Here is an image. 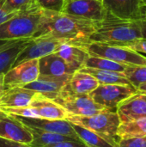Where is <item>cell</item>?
I'll return each instance as SVG.
<instances>
[{
	"instance_id": "1",
	"label": "cell",
	"mask_w": 146,
	"mask_h": 147,
	"mask_svg": "<svg viewBox=\"0 0 146 147\" xmlns=\"http://www.w3.org/2000/svg\"><path fill=\"white\" fill-rule=\"evenodd\" d=\"M100 22L65 12L43 9L39 27L32 38H56L71 43H87Z\"/></svg>"
},
{
	"instance_id": "2",
	"label": "cell",
	"mask_w": 146,
	"mask_h": 147,
	"mask_svg": "<svg viewBox=\"0 0 146 147\" xmlns=\"http://www.w3.org/2000/svg\"><path fill=\"white\" fill-rule=\"evenodd\" d=\"M141 38L142 34L139 21L120 19L107 11L89 42L116 46Z\"/></svg>"
},
{
	"instance_id": "3",
	"label": "cell",
	"mask_w": 146,
	"mask_h": 147,
	"mask_svg": "<svg viewBox=\"0 0 146 147\" xmlns=\"http://www.w3.org/2000/svg\"><path fill=\"white\" fill-rule=\"evenodd\" d=\"M40 8L22 11L0 25V40H22L32 38L42 16Z\"/></svg>"
},
{
	"instance_id": "4",
	"label": "cell",
	"mask_w": 146,
	"mask_h": 147,
	"mask_svg": "<svg viewBox=\"0 0 146 147\" xmlns=\"http://www.w3.org/2000/svg\"><path fill=\"white\" fill-rule=\"evenodd\" d=\"M89 56L104 58L126 65H146V57L129 48L96 42L76 43Z\"/></svg>"
},
{
	"instance_id": "5",
	"label": "cell",
	"mask_w": 146,
	"mask_h": 147,
	"mask_svg": "<svg viewBox=\"0 0 146 147\" xmlns=\"http://www.w3.org/2000/svg\"><path fill=\"white\" fill-rule=\"evenodd\" d=\"M66 121L118 141L116 138H118L117 132L120 121L116 110L105 109L90 116H74L69 115Z\"/></svg>"
},
{
	"instance_id": "6",
	"label": "cell",
	"mask_w": 146,
	"mask_h": 147,
	"mask_svg": "<svg viewBox=\"0 0 146 147\" xmlns=\"http://www.w3.org/2000/svg\"><path fill=\"white\" fill-rule=\"evenodd\" d=\"M52 101L74 116H90L107 109L96 103L89 94H74L67 90L65 86Z\"/></svg>"
},
{
	"instance_id": "7",
	"label": "cell",
	"mask_w": 146,
	"mask_h": 147,
	"mask_svg": "<svg viewBox=\"0 0 146 147\" xmlns=\"http://www.w3.org/2000/svg\"><path fill=\"white\" fill-rule=\"evenodd\" d=\"M132 85L123 84H99L89 95L93 101L109 110H116L118 105L124 100L137 93Z\"/></svg>"
},
{
	"instance_id": "8",
	"label": "cell",
	"mask_w": 146,
	"mask_h": 147,
	"mask_svg": "<svg viewBox=\"0 0 146 147\" xmlns=\"http://www.w3.org/2000/svg\"><path fill=\"white\" fill-rule=\"evenodd\" d=\"M39 76V59H30L14 66L5 73L3 83L6 89L24 87L36 80Z\"/></svg>"
},
{
	"instance_id": "9",
	"label": "cell",
	"mask_w": 146,
	"mask_h": 147,
	"mask_svg": "<svg viewBox=\"0 0 146 147\" xmlns=\"http://www.w3.org/2000/svg\"><path fill=\"white\" fill-rule=\"evenodd\" d=\"M0 139L30 145L33 136L15 115L0 111Z\"/></svg>"
},
{
	"instance_id": "10",
	"label": "cell",
	"mask_w": 146,
	"mask_h": 147,
	"mask_svg": "<svg viewBox=\"0 0 146 147\" xmlns=\"http://www.w3.org/2000/svg\"><path fill=\"white\" fill-rule=\"evenodd\" d=\"M64 42L67 41L49 37L32 38L28 45L22 50V52L18 56L17 59L14 64V66L27 60L39 59L42 57L54 53L57 51L58 47Z\"/></svg>"
},
{
	"instance_id": "11",
	"label": "cell",
	"mask_w": 146,
	"mask_h": 147,
	"mask_svg": "<svg viewBox=\"0 0 146 147\" xmlns=\"http://www.w3.org/2000/svg\"><path fill=\"white\" fill-rule=\"evenodd\" d=\"M64 12L89 20L101 22L106 9L102 0H66Z\"/></svg>"
},
{
	"instance_id": "12",
	"label": "cell",
	"mask_w": 146,
	"mask_h": 147,
	"mask_svg": "<svg viewBox=\"0 0 146 147\" xmlns=\"http://www.w3.org/2000/svg\"><path fill=\"white\" fill-rule=\"evenodd\" d=\"M108 12L115 17L139 21L143 18L145 5L142 0H102Z\"/></svg>"
},
{
	"instance_id": "13",
	"label": "cell",
	"mask_w": 146,
	"mask_h": 147,
	"mask_svg": "<svg viewBox=\"0 0 146 147\" xmlns=\"http://www.w3.org/2000/svg\"><path fill=\"white\" fill-rule=\"evenodd\" d=\"M71 76L72 75L54 77L40 75L36 80L25 85L23 88L31 90L53 100L60 94L62 90L68 84Z\"/></svg>"
},
{
	"instance_id": "14",
	"label": "cell",
	"mask_w": 146,
	"mask_h": 147,
	"mask_svg": "<svg viewBox=\"0 0 146 147\" xmlns=\"http://www.w3.org/2000/svg\"><path fill=\"white\" fill-rule=\"evenodd\" d=\"M16 117L25 126L35 127L46 132L58 134L81 140L74 131L71 123L66 120H46L40 118H27L21 116Z\"/></svg>"
},
{
	"instance_id": "15",
	"label": "cell",
	"mask_w": 146,
	"mask_h": 147,
	"mask_svg": "<svg viewBox=\"0 0 146 147\" xmlns=\"http://www.w3.org/2000/svg\"><path fill=\"white\" fill-rule=\"evenodd\" d=\"M116 113L120 124L145 118L146 100L137 92L135 95L121 102L116 109Z\"/></svg>"
},
{
	"instance_id": "16",
	"label": "cell",
	"mask_w": 146,
	"mask_h": 147,
	"mask_svg": "<svg viewBox=\"0 0 146 147\" xmlns=\"http://www.w3.org/2000/svg\"><path fill=\"white\" fill-rule=\"evenodd\" d=\"M29 107H31L36 118L46 120H66L69 114L54 101L38 93Z\"/></svg>"
},
{
	"instance_id": "17",
	"label": "cell",
	"mask_w": 146,
	"mask_h": 147,
	"mask_svg": "<svg viewBox=\"0 0 146 147\" xmlns=\"http://www.w3.org/2000/svg\"><path fill=\"white\" fill-rule=\"evenodd\" d=\"M37 94L23 87L7 88L0 96V109L28 107Z\"/></svg>"
},
{
	"instance_id": "18",
	"label": "cell",
	"mask_w": 146,
	"mask_h": 147,
	"mask_svg": "<svg viewBox=\"0 0 146 147\" xmlns=\"http://www.w3.org/2000/svg\"><path fill=\"white\" fill-rule=\"evenodd\" d=\"M55 53L65 61L73 72L82 69L89 56L88 53L79 45L71 42L62 43L58 47Z\"/></svg>"
},
{
	"instance_id": "19",
	"label": "cell",
	"mask_w": 146,
	"mask_h": 147,
	"mask_svg": "<svg viewBox=\"0 0 146 147\" xmlns=\"http://www.w3.org/2000/svg\"><path fill=\"white\" fill-rule=\"evenodd\" d=\"M39 71L40 75L54 77L72 75L74 73L65 61L55 53L39 59Z\"/></svg>"
},
{
	"instance_id": "20",
	"label": "cell",
	"mask_w": 146,
	"mask_h": 147,
	"mask_svg": "<svg viewBox=\"0 0 146 147\" xmlns=\"http://www.w3.org/2000/svg\"><path fill=\"white\" fill-rule=\"evenodd\" d=\"M99 85L98 81L91 75L77 71L72 74L65 89L74 94H89Z\"/></svg>"
},
{
	"instance_id": "21",
	"label": "cell",
	"mask_w": 146,
	"mask_h": 147,
	"mask_svg": "<svg viewBox=\"0 0 146 147\" xmlns=\"http://www.w3.org/2000/svg\"><path fill=\"white\" fill-rule=\"evenodd\" d=\"M71 125L77 137L89 147H118V141L114 140L107 138L83 127L72 123Z\"/></svg>"
},
{
	"instance_id": "22",
	"label": "cell",
	"mask_w": 146,
	"mask_h": 147,
	"mask_svg": "<svg viewBox=\"0 0 146 147\" xmlns=\"http://www.w3.org/2000/svg\"><path fill=\"white\" fill-rule=\"evenodd\" d=\"M26 127L29 129L33 136V140L29 145L32 147H45L49 145H52V144H56V143H59L63 141H73V140L81 141L79 140H76L71 137L46 132V131H43L35 127H28V126H26Z\"/></svg>"
},
{
	"instance_id": "23",
	"label": "cell",
	"mask_w": 146,
	"mask_h": 147,
	"mask_svg": "<svg viewBox=\"0 0 146 147\" xmlns=\"http://www.w3.org/2000/svg\"><path fill=\"white\" fill-rule=\"evenodd\" d=\"M32 38L23 39L14 46L0 52V74L7 73L13 66L22 50L28 45Z\"/></svg>"
},
{
	"instance_id": "24",
	"label": "cell",
	"mask_w": 146,
	"mask_h": 147,
	"mask_svg": "<svg viewBox=\"0 0 146 147\" xmlns=\"http://www.w3.org/2000/svg\"><path fill=\"white\" fill-rule=\"evenodd\" d=\"M80 71L88 73L93 76L99 83V84H123L131 85L124 73L115 72L110 71H104L99 69H93L88 67H83Z\"/></svg>"
},
{
	"instance_id": "25",
	"label": "cell",
	"mask_w": 146,
	"mask_h": 147,
	"mask_svg": "<svg viewBox=\"0 0 146 147\" xmlns=\"http://www.w3.org/2000/svg\"><path fill=\"white\" fill-rule=\"evenodd\" d=\"M117 137L119 140L146 137V117L120 124L117 132Z\"/></svg>"
},
{
	"instance_id": "26",
	"label": "cell",
	"mask_w": 146,
	"mask_h": 147,
	"mask_svg": "<svg viewBox=\"0 0 146 147\" xmlns=\"http://www.w3.org/2000/svg\"><path fill=\"white\" fill-rule=\"evenodd\" d=\"M127 66L128 65H126L120 64V63H117V62H114V61H112L110 59H107L104 58L89 56L83 67L123 73L125 70L127 68Z\"/></svg>"
},
{
	"instance_id": "27",
	"label": "cell",
	"mask_w": 146,
	"mask_h": 147,
	"mask_svg": "<svg viewBox=\"0 0 146 147\" xmlns=\"http://www.w3.org/2000/svg\"><path fill=\"white\" fill-rule=\"evenodd\" d=\"M123 73L136 90L140 84L146 83V65H128Z\"/></svg>"
},
{
	"instance_id": "28",
	"label": "cell",
	"mask_w": 146,
	"mask_h": 147,
	"mask_svg": "<svg viewBox=\"0 0 146 147\" xmlns=\"http://www.w3.org/2000/svg\"><path fill=\"white\" fill-rule=\"evenodd\" d=\"M7 7L16 12L28 11L40 8L37 0H6Z\"/></svg>"
},
{
	"instance_id": "29",
	"label": "cell",
	"mask_w": 146,
	"mask_h": 147,
	"mask_svg": "<svg viewBox=\"0 0 146 147\" xmlns=\"http://www.w3.org/2000/svg\"><path fill=\"white\" fill-rule=\"evenodd\" d=\"M40 9L49 11L64 12L66 0H37Z\"/></svg>"
},
{
	"instance_id": "30",
	"label": "cell",
	"mask_w": 146,
	"mask_h": 147,
	"mask_svg": "<svg viewBox=\"0 0 146 147\" xmlns=\"http://www.w3.org/2000/svg\"><path fill=\"white\" fill-rule=\"evenodd\" d=\"M116 46L129 48V49L146 57V39L141 38V39H138V40H133L130 42L119 44Z\"/></svg>"
},
{
	"instance_id": "31",
	"label": "cell",
	"mask_w": 146,
	"mask_h": 147,
	"mask_svg": "<svg viewBox=\"0 0 146 147\" xmlns=\"http://www.w3.org/2000/svg\"><path fill=\"white\" fill-rule=\"evenodd\" d=\"M118 147H146V137L119 140Z\"/></svg>"
},
{
	"instance_id": "32",
	"label": "cell",
	"mask_w": 146,
	"mask_h": 147,
	"mask_svg": "<svg viewBox=\"0 0 146 147\" xmlns=\"http://www.w3.org/2000/svg\"><path fill=\"white\" fill-rule=\"evenodd\" d=\"M18 13L9 9L6 5V0H0V25L15 16Z\"/></svg>"
},
{
	"instance_id": "33",
	"label": "cell",
	"mask_w": 146,
	"mask_h": 147,
	"mask_svg": "<svg viewBox=\"0 0 146 147\" xmlns=\"http://www.w3.org/2000/svg\"><path fill=\"white\" fill-rule=\"evenodd\" d=\"M45 147H89L87 146L86 144H84L82 141H77V140H73V141H63V142H59V143H56V144H52V145H49Z\"/></svg>"
},
{
	"instance_id": "34",
	"label": "cell",
	"mask_w": 146,
	"mask_h": 147,
	"mask_svg": "<svg viewBox=\"0 0 146 147\" xmlns=\"http://www.w3.org/2000/svg\"><path fill=\"white\" fill-rule=\"evenodd\" d=\"M0 147H32L29 145L17 143L10 140H6L3 139H0Z\"/></svg>"
},
{
	"instance_id": "35",
	"label": "cell",
	"mask_w": 146,
	"mask_h": 147,
	"mask_svg": "<svg viewBox=\"0 0 146 147\" xmlns=\"http://www.w3.org/2000/svg\"><path fill=\"white\" fill-rule=\"evenodd\" d=\"M22 40H0V52L14 46L15 44L18 43Z\"/></svg>"
},
{
	"instance_id": "36",
	"label": "cell",
	"mask_w": 146,
	"mask_h": 147,
	"mask_svg": "<svg viewBox=\"0 0 146 147\" xmlns=\"http://www.w3.org/2000/svg\"><path fill=\"white\" fill-rule=\"evenodd\" d=\"M139 22V25H140L142 38L146 39V18H142Z\"/></svg>"
},
{
	"instance_id": "37",
	"label": "cell",
	"mask_w": 146,
	"mask_h": 147,
	"mask_svg": "<svg viewBox=\"0 0 146 147\" xmlns=\"http://www.w3.org/2000/svg\"><path fill=\"white\" fill-rule=\"evenodd\" d=\"M3 78H4V75L0 74V96L3 92V90L6 89L4 86V83H3Z\"/></svg>"
},
{
	"instance_id": "38",
	"label": "cell",
	"mask_w": 146,
	"mask_h": 147,
	"mask_svg": "<svg viewBox=\"0 0 146 147\" xmlns=\"http://www.w3.org/2000/svg\"><path fill=\"white\" fill-rule=\"evenodd\" d=\"M137 91H139V92H146V83L140 84L137 88Z\"/></svg>"
},
{
	"instance_id": "39",
	"label": "cell",
	"mask_w": 146,
	"mask_h": 147,
	"mask_svg": "<svg viewBox=\"0 0 146 147\" xmlns=\"http://www.w3.org/2000/svg\"><path fill=\"white\" fill-rule=\"evenodd\" d=\"M139 92V91H138ZM144 98H145V100H146V92H139Z\"/></svg>"
},
{
	"instance_id": "40",
	"label": "cell",
	"mask_w": 146,
	"mask_h": 147,
	"mask_svg": "<svg viewBox=\"0 0 146 147\" xmlns=\"http://www.w3.org/2000/svg\"><path fill=\"white\" fill-rule=\"evenodd\" d=\"M143 18H146V7L145 6L144 11H143Z\"/></svg>"
},
{
	"instance_id": "41",
	"label": "cell",
	"mask_w": 146,
	"mask_h": 147,
	"mask_svg": "<svg viewBox=\"0 0 146 147\" xmlns=\"http://www.w3.org/2000/svg\"><path fill=\"white\" fill-rule=\"evenodd\" d=\"M143 1V3H144V5L146 7V0H142Z\"/></svg>"
}]
</instances>
